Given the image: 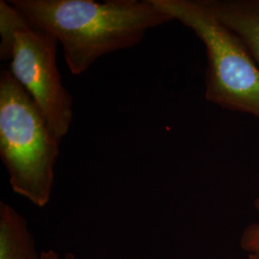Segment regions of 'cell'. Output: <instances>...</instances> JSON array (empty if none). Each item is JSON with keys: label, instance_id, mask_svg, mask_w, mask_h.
<instances>
[{"label": "cell", "instance_id": "6da1fadb", "mask_svg": "<svg viewBox=\"0 0 259 259\" xmlns=\"http://www.w3.org/2000/svg\"><path fill=\"white\" fill-rule=\"evenodd\" d=\"M8 1L57 38L75 76L102 56L136 47L151 28L173 20L153 0Z\"/></svg>", "mask_w": 259, "mask_h": 259}, {"label": "cell", "instance_id": "7a4b0ae2", "mask_svg": "<svg viewBox=\"0 0 259 259\" xmlns=\"http://www.w3.org/2000/svg\"><path fill=\"white\" fill-rule=\"evenodd\" d=\"M59 144L30 94L9 69H2L0 157L12 189L38 207L51 197Z\"/></svg>", "mask_w": 259, "mask_h": 259}, {"label": "cell", "instance_id": "3957f363", "mask_svg": "<svg viewBox=\"0 0 259 259\" xmlns=\"http://www.w3.org/2000/svg\"><path fill=\"white\" fill-rule=\"evenodd\" d=\"M194 32L205 47L207 101L259 119V65L243 41L214 16L204 0H153Z\"/></svg>", "mask_w": 259, "mask_h": 259}, {"label": "cell", "instance_id": "277c9868", "mask_svg": "<svg viewBox=\"0 0 259 259\" xmlns=\"http://www.w3.org/2000/svg\"><path fill=\"white\" fill-rule=\"evenodd\" d=\"M0 60L11 61L10 72L27 92L61 141L73 118V98L57 65L58 40L27 19L9 1H0Z\"/></svg>", "mask_w": 259, "mask_h": 259}, {"label": "cell", "instance_id": "5b68a950", "mask_svg": "<svg viewBox=\"0 0 259 259\" xmlns=\"http://www.w3.org/2000/svg\"><path fill=\"white\" fill-rule=\"evenodd\" d=\"M216 19L236 34L259 65V0H204Z\"/></svg>", "mask_w": 259, "mask_h": 259}, {"label": "cell", "instance_id": "8992f818", "mask_svg": "<svg viewBox=\"0 0 259 259\" xmlns=\"http://www.w3.org/2000/svg\"><path fill=\"white\" fill-rule=\"evenodd\" d=\"M0 259H40L27 221L3 202L0 203Z\"/></svg>", "mask_w": 259, "mask_h": 259}, {"label": "cell", "instance_id": "52a82bcc", "mask_svg": "<svg viewBox=\"0 0 259 259\" xmlns=\"http://www.w3.org/2000/svg\"><path fill=\"white\" fill-rule=\"evenodd\" d=\"M254 206L259 212V197L254 202ZM241 248L250 253L259 251V223L248 226L241 235Z\"/></svg>", "mask_w": 259, "mask_h": 259}, {"label": "cell", "instance_id": "ba28073f", "mask_svg": "<svg viewBox=\"0 0 259 259\" xmlns=\"http://www.w3.org/2000/svg\"><path fill=\"white\" fill-rule=\"evenodd\" d=\"M40 259H76L73 254H66L65 256H60L54 250H49L40 252Z\"/></svg>", "mask_w": 259, "mask_h": 259}, {"label": "cell", "instance_id": "9c48e42d", "mask_svg": "<svg viewBox=\"0 0 259 259\" xmlns=\"http://www.w3.org/2000/svg\"><path fill=\"white\" fill-rule=\"evenodd\" d=\"M249 259H259V251L249 254Z\"/></svg>", "mask_w": 259, "mask_h": 259}]
</instances>
